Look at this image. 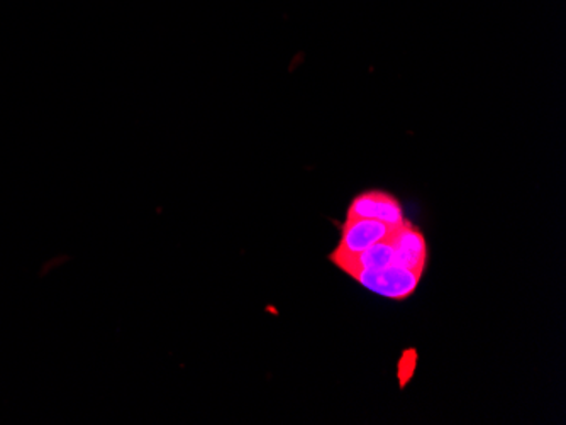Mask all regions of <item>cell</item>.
<instances>
[{"mask_svg":"<svg viewBox=\"0 0 566 425\" xmlns=\"http://www.w3.org/2000/svg\"><path fill=\"white\" fill-rule=\"evenodd\" d=\"M346 217L375 219L394 227L403 226L407 222L399 199L385 190H367L358 193L352 200Z\"/></svg>","mask_w":566,"mask_h":425,"instance_id":"7a4b0ae2","label":"cell"},{"mask_svg":"<svg viewBox=\"0 0 566 425\" xmlns=\"http://www.w3.org/2000/svg\"><path fill=\"white\" fill-rule=\"evenodd\" d=\"M396 230L397 227L375 221V219L346 217L345 224L342 226V241L334 253L355 255V253L365 252L374 244L389 240Z\"/></svg>","mask_w":566,"mask_h":425,"instance_id":"3957f363","label":"cell"},{"mask_svg":"<svg viewBox=\"0 0 566 425\" xmlns=\"http://www.w3.org/2000/svg\"><path fill=\"white\" fill-rule=\"evenodd\" d=\"M349 277L380 297L406 300L418 290L422 273L392 265L387 268L359 269V272L349 273Z\"/></svg>","mask_w":566,"mask_h":425,"instance_id":"6da1fadb","label":"cell"},{"mask_svg":"<svg viewBox=\"0 0 566 425\" xmlns=\"http://www.w3.org/2000/svg\"><path fill=\"white\" fill-rule=\"evenodd\" d=\"M394 246H396V265L412 272L424 273L428 262V243L424 234L406 222L403 226L397 227L392 234Z\"/></svg>","mask_w":566,"mask_h":425,"instance_id":"277c9868","label":"cell"}]
</instances>
